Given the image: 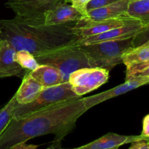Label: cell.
I'll return each instance as SVG.
<instances>
[{"label":"cell","mask_w":149,"mask_h":149,"mask_svg":"<svg viewBox=\"0 0 149 149\" xmlns=\"http://www.w3.org/2000/svg\"><path fill=\"white\" fill-rule=\"evenodd\" d=\"M87 111L83 97H78L20 119L12 118L0 135V149H10L18 143L48 134L55 135L53 142H61Z\"/></svg>","instance_id":"1"},{"label":"cell","mask_w":149,"mask_h":149,"mask_svg":"<svg viewBox=\"0 0 149 149\" xmlns=\"http://www.w3.org/2000/svg\"><path fill=\"white\" fill-rule=\"evenodd\" d=\"M75 22L60 25H34L16 17L0 19V39L17 51L26 50L36 57L79 42Z\"/></svg>","instance_id":"2"},{"label":"cell","mask_w":149,"mask_h":149,"mask_svg":"<svg viewBox=\"0 0 149 149\" xmlns=\"http://www.w3.org/2000/svg\"><path fill=\"white\" fill-rule=\"evenodd\" d=\"M132 38L122 40L104 41L97 43L80 45L87 55L90 67L111 71L122 63V55L132 47Z\"/></svg>","instance_id":"3"},{"label":"cell","mask_w":149,"mask_h":149,"mask_svg":"<svg viewBox=\"0 0 149 149\" xmlns=\"http://www.w3.org/2000/svg\"><path fill=\"white\" fill-rule=\"evenodd\" d=\"M39 65H49L61 71L64 82L76 70L90 67L88 58L79 42L35 57Z\"/></svg>","instance_id":"4"},{"label":"cell","mask_w":149,"mask_h":149,"mask_svg":"<svg viewBox=\"0 0 149 149\" xmlns=\"http://www.w3.org/2000/svg\"><path fill=\"white\" fill-rule=\"evenodd\" d=\"M78 97L81 96L75 94L68 81L52 87H44L33 101L26 105L18 104L16 101L13 112V119H20L31 113Z\"/></svg>","instance_id":"5"},{"label":"cell","mask_w":149,"mask_h":149,"mask_svg":"<svg viewBox=\"0 0 149 149\" xmlns=\"http://www.w3.org/2000/svg\"><path fill=\"white\" fill-rule=\"evenodd\" d=\"M64 0H8L5 7L15 13L17 19L34 25H42L45 13Z\"/></svg>","instance_id":"6"},{"label":"cell","mask_w":149,"mask_h":149,"mask_svg":"<svg viewBox=\"0 0 149 149\" xmlns=\"http://www.w3.org/2000/svg\"><path fill=\"white\" fill-rule=\"evenodd\" d=\"M109 71L100 68L86 67L76 70L70 74L68 82L78 96L90 93L109 81Z\"/></svg>","instance_id":"7"},{"label":"cell","mask_w":149,"mask_h":149,"mask_svg":"<svg viewBox=\"0 0 149 149\" xmlns=\"http://www.w3.org/2000/svg\"><path fill=\"white\" fill-rule=\"evenodd\" d=\"M141 20L131 17L127 14L119 17H112V18H108L105 20H97V21H91L83 17L81 20L77 21L76 29L81 39L87 36L100 34L115 28L120 27Z\"/></svg>","instance_id":"8"},{"label":"cell","mask_w":149,"mask_h":149,"mask_svg":"<svg viewBox=\"0 0 149 149\" xmlns=\"http://www.w3.org/2000/svg\"><path fill=\"white\" fill-rule=\"evenodd\" d=\"M148 84L149 77H132V78L126 80V81L124 82L123 84L116 86L107 91L97 93V94L90 96V97H83V100H84L86 108L87 109V110H89L96 105L100 104L106 100L111 99L113 97H116L121 95L128 93L131 90L138 88L141 86Z\"/></svg>","instance_id":"9"},{"label":"cell","mask_w":149,"mask_h":149,"mask_svg":"<svg viewBox=\"0 0 149 149\" xmlns=\"http://www.w3.org/2000/svg\"><path fill=\"white\" fill-rule=\"evenodd\" d=\"M144 25L145 24H143L141 21L130 23L120 27L115 28L100 34L83 38L79 41V43L80 45H88L104 41L122 40L129 38H133L143 28Z\"/></svg>","instance_id":"10"},{"label":"cell","mask_w":149,"mask_h":149,"mask_svg":"<svg viewBox=\"0 0 149 149\" xmlns=\"http://www.w3.org/2000/svg\"><path fill=\"white\" fill-rule=\"evenodd\" d=\"M16 50L7 41L0 39V79L23 77L29 70L22 68L15 60Z\"/></svg>","instance_id":"11"},{"label":"cell","mask_w":149,"mask_h":149,"mask_svg":"<svg viewBox=\"0 0 149 149\" xmlns=\"http://www.w3.org/2000/svg\"><path fill=\"white\" fill-rule=\"evenodd\" d=\"M122 60V63L126 65L127 80L149 65V45L130 48L123 54Z\"/></svg>","instance_id":"12"},{"label":"cell","mask_w":149,"mask_h":149,"mask_svg":"<svg viewBox=\"0 0 149 149\" xmlns=\"http://www.w3.org/2000/svg\"><path fill=\"white\" fill-rule=\"evenodd\" d=\"M83 17L84 16L81 13L70 4L63 1L45 13L44 24L47 26L64 24L78 21Z\"/></svg>","instance_id":"13"},{"label":"cell","mask_w":149,"mask_h":149,"mask_svg":"<svg viewBox=\"0 0 149 149\" xmlns=\"http://www.w3.org/2000/svg\"><path fill=\"white\" fill-rule=\"evenodd\" d=\"M145 140L146 138L141 135H121L119 134L109 132L98 139L92 141L90 143L77 147L74 148H61L59 149H109L119 147L127 143Z\"/></svg>","instance_id":"14"},{"label":"cell","mask_w":149,"mask_h":149,"mask_svg":"<svg viewBox=\"0 0 149 149\" xmlns=\"http://www.w3.org/2000/svg\"><path fill=\"white\" fill-rule=\"evenodd\" d=\"M130 1V0H117L104 7L88 11L84 18L91 21H97L125 15L127 14Z\"/></svg>","instance_id":"15"},{"label":"cell","mask_w":149,"mask_h":149,"mask_svg":"<svg viewBox=\"0 0 149 149\" xmlns=\"http://www.w3.org/2000/svg\"><path fill=\"white\" fill-rule=\"evenodd\" d=\"M29 71L23 76L21 84L15 94L18 104L26 105L33 101L44 88L39 81L31 77Z\"/></svg>","instance_id":"16"},{"label":"cell","mask_w":149,"mask_h":149,"mask_svg":"<svg viewBox=\"0 0 149 149\" xmlns=\"http://www.w3.org/2000/svg\"><path fill=\"white\" fill-rule=\"evenodd\" d=\"M29 72L31 77L44 87H52L64 82L61 71L52 65H39L36 69Z\"/></svg>","instance_id":"17"},{"label":"cell","mask_w":149,"mask_h":149,"mask_svg":"<svg viewBox=\"0 0 149 149\" xmlns=\"http://www.w3.org/2000/svg\"><path fill=\"white\" fill-rule=\"evenodd\" d=\"M127 15L143 24L149 23V0H132L129 3Z\"/></svg>","instance_id":"18"},{"label":"cell","mask_w":149,"mask_h":149,"mask_svg":"<svg viewBox=\"0 0 149 149\" xmlns=\"http://www.w3.org/2000/svg\"><path fill=\"white\" fill-rule=\"evenodd\" d=\"M16 104L15 95H13L8 103L0 109V135L6 129L13 118V112Z\"/></svg>","instance_id":"19"},{"label":"cell","mask_w":149,"mask_h":149,"mask_svg":"<svg viewBox=\"0 0 149 149\" xmlns=\"http://www.w3.org/2000/svg\"><path fill=\"white\" fill-rule=\"evenodd\" d=\"M15 60L22 68L29 71H33L39 66V63L33 55L26 50L17 51Z\"/></svg>","instance_id":"20"},{"label":"cell","mask_w":149,"mask_h":149,"mask_svg":"<svg viewBox=\"0 0 149 149\" xmlns=\"http://www.w3.org/2000/svg\"><path fill=\"white\" fill-rule=\"evenodd\" d=\"M132 47L143 45H149V23L144 25L143 28L132 38Z\"/></svg>","instance_id":"21"},{"label":"cell","mask_w":149,"mask_h":149,"mask_svg":"<svg viewBox=\"0 0 149 149\" xmlns=\"http://www.w3.org/2000/svg\"><path fill=\"white\" fill-rule=\"evenodd\" d=\"M91 0H64V1L71 4L73 7L86 17L87 14V5Z\"/></svg>","instance_id":"22"},{"label":"cell","mask_w":149,"mask_h":149,"mask_svg":"<svg viewBox=\"0 0 149 149\" xmlns=\"http://www.w3.org/2000/svg\"><path fill=\"white\" fill-rule=\"evenodd\" d=\"M116 1L117 0H91L87 5V11L88 12L90 10H95V9L104 7V6L108 5V4Z\"/></svg>","instance_id":"23"},{"label":"cell","mask_w":149,"mask_h":149,"mask_svg":"<svg viewBox=\"0 0 149 149\" xmlns=\"http://www.w3.org/2000/svg\"><path fill=\"white\" fill-rule=\"evenodd\" d=\"M141 136L149 141V113L147 114L143 120V130Z\"/></svg>","instance_id":"24"},{"label":"cell","mask_w":149,"mask_h":149,"mask_svg":"<svg viewBox=\"0 0 149 149\" xmlns=\"http://www.w3.org/2000/svg\"><path fill=\"white\" fill-rule=\"evenodd\" d=\"M131 146L128 149H149L148 141L145 140L135 141L131 143Z\"/></svg>","instance_id":"25"},{"label":"cell","mask_w":149,"mask_h":149,"mask_svg":"<svg viewBox=\"0 0 149 149\" xmlns=\"http://www.w3.org/2000/svg\"><path fill=\"white\" fill-rule=\"evenodd\" d=\"M38 146L32 145V144H27L26 143H18L17 145L14 146L10 149H37ZM46 149H52V146H50L49 148Z\"/></svg>","instance_id":"26"},{"label":"cell","mask_w":149,"mask_h":149,"mask_svg":"<svg viewBox=\"0 0 149 149\" xmlns=\"http://www.w3.org/2000/svg\"><path fill=\"white\" fill-rule=\"evenodd\" d=\"M149 77V65L148 66H147L146 68H144V69H143L142 71H140V72H138V74H135L133 77Z\"/></svg>","instance_id":"27"},{"label":"cell","mask_w":149,"mask_h":149,"mask_svg":"<svg viewBox=\"0 0 149 149\" xmlns=\"http://www.w3.org/2000/svg\"><path fill=\"white\" fill-rule=\"evenodd\" d=\"M55 148L54 149H59L61 148V142H53Z\"/></svg>","instance_id":"28"},{"label":"cell","mask_w":149,"mask_h":149,"mask_svg":"<svg viewBox=\"0 0 149 149\" xmlns=\"http://www.w3.org/2000/svg\"><path fill=\"white\" fill-rule=\"evenodd\" d=\"M119 147H115V148H109V149H118Z\"/></svg>","instance_id":"29"},{"label":"cell","mask_w":149,"mask_h":149,"mask_svg":"<svg viewBox=\"0 0 149 149\" xmlns=\"http://www.w3.org/2000/svg\"><path fill=\"white\" fill-rule=\"evenodd\" d=\"M52 146V149H54V148H55V146H54V144H53V145Z\"/></svg>","instance_id":"30"},{"label":"cell","mask_w":149,"mask_h":149,"mask_svg":"<svg viewBox=\"0 0 149 149\" xmlns=\"http://www.w3.org/2000/svg\"><path fill=\"white\" fill-rule=\"evenodd\" d=\"M148 146H149V141H148Z\"/></svg>","instance_id":"31"},{"label":"cell","mask_w":149,"mask_h":149,"mask_svg":"<svg viewBox=\"0 0 149 149\" xmlns=\"http://www.w3.org/2000/svg\"><path fill=\"white\" fill-rule=\"evenodd\" d=\"M130 1H132V0H130Z\"/></svg>","instance_id":"32"}]
</instances>
